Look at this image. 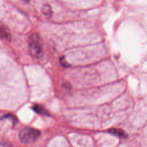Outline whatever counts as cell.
<instances>
[{"label":"cell","mask_w":147,"mask_h":147,"mask_svg":"<svg viewBox=\"0 0 147 147\" xmlns=\"http://www.w3.org/2000/svg\"><path fill=\"white\" fill-rule=\"evenodd\" d=\"M4 118H9L11 119L14 123H15V121H17V119L15 118L14 116H13L11 114H7L3 116Z\"/></svg>","instance_id":"obj_7"},{"label":"cell","mask_w":147,"mask_h":147,"mask_svg":"<svg viewBox=\"0 0 147 147\" xmlns=\"http://www.w3.org/2000/svg\"><path fill=\"white\" fill-rule=\"evenodd\" d=\"M32 109L34 112H36L37 114L41 115H44V116H49L50 113L49 112L45 109L42 106L36 104L34 105L32 107Z\"/></svg>","instance_id":"obj_3"},{"label":"cell","mask_w":147,"mask_h":147,"mask_svg":"<svg viewBox=\"0 0 147 147\" xmlns=\"http://www.w3.org/2000/svg\"><path fill=\"white\" fill-rule=\"evenodd\" d=\"M0 37L7 40H10L11 34L8 29L3 25L0 24Z\"/></svg>","instance_id":"obj_4"},{"label":"cell","mask_w":147,"mask_h":147,"mask_svg":"<svg viewBox=\"0 0 147 147\" xmlns=\"http://www.w3.org/2000/svg\"><path fill=\"white\" fill-rule=\"evenodd\" d=\"M42 11L43 14L46 16H49L51 14V7L48 5H44L42 9Z\"/></svg>","instance_id":"obj_6"},{"label":"cell","mask_w":147,"mask_h":147,"mask_svg":"<svg viewBox=\"0 0 147 147\" xmlns=\"http://www.w3.org/2000/svg\"><path fill=\"white\" fill-rule=\"evenodd\" d=\"M29 51L32 56L35 58H41L44 55L42 40L38 34L33 33L28 40Z\"/></svg>","instance_id":"obj_1"},{"label":"cell","mask_w":147,"mask_h":147,"mask_svg":"<svg viewBox=\"0 0 147 147\" xmlns=\"http://www.w3.org/2000/svg\"><path fill=\"white\" fill-rule=\"evenodd\" d=\"M108 131L116 136H118L121 138H126L127 137V134L122 129H115V128H111L108 130Z\"/></svg>","instance_id":"obj_5"},{"label":"cell","mask_w":147,"mask_h":147,"mask_svg":"<svg viewBox=\"0 0 147 147\" xmlns=\"http://www.w3.org/2000/svg\"><path fill=\"white\" fill-rule=\"evenodd\" d=\"M23 1H25V0H23Z\"/></svg>","instance_id":"obj_8"},{"label":"cell","mask_w":147,"mask_h":147,"mask_svg":"<svg viewBox=\"0 0 147 147\" xmlns=\"http://www.w3.org/2000/svg\"><path fill=\"white\" fill-rule=\"evenodd\" d=\"M41 134L40 131L32 127H24L19 133L21 141L24 144H29L36 141Z\"/></svg>","instance_id":"obj_2"}]
</instances>
